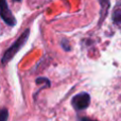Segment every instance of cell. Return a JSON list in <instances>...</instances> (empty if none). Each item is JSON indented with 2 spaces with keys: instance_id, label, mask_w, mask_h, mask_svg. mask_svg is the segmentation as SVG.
<instances>
[{
  "instance_id": "obj_6",
  "label": "cell",
  "mask_w": 121,
  "mask_h": 121,
  "mask_svg": "<svg viewBox=\"0 0 121 121\" xmlns=\"http://www.w3.org/2000/svg\"><path fill=\"white\" fill-rule=\"evenodd\" d=\"M9 117V111L6 108L0 109V121H8Z\"/></svg>"
},
{
  "instance_id": "obj_5",
  "label": "cell",
  "mask_w": 121,
  "mask_h": 121,
  "mask_svg": "<svg viewBox=\"0 0 121 121\" xmlns=\"http://www.w3.org/2000/svg\"><path fill=\"white\" fill-rule=\"evenodd\" d=\"M113 21L118 26H121V9H117L113 13Z\"/></svg>"
},
{
  "instance_id": "obj_9",
  "label": "cell",
  "mask_w": 121,
  "mask_h": 121,
  "mask_svg": "<svg viewBox=\"0 0 121 121\" xmlns=\"http://www.w3.org/2000/svg\"><path fill=\"white\" fill-rule=\"evenodd\" d=\"M14 1H17V2H19V1H21V0H14Z\"/></svg>"
},
{
  "instance_id": "obj_7",
  "label": "cell",
  "mask_w": 121,
  "mask_h": 121,
  "mask_svg": "<svg viewBox=\"0 0 121 121\" xmlns=\"http://www.w3.org/2000/svg\"><path fill=\"white\" fill-rule=\"evenodd\" d=\"M60 45H62V47L64 48V50L70 51V46H69V44H68V40H63V42L60 43Z\"/></svg>"
},
{
  "instance_id": "obj_8",
  "label": "cell",
  "mask_w": 121,
  "mask_h": 121,
  "mask_svg": "<svg viewBox=\"0 0 121 121\" xmlns=\"http://www.w3.org/2000/svg\"><path fill=\"white\" fill-rule=\"evenodd\" d=\"M80 121H97V120L90 119V118H87V117H83V118H81V120Z\"/></svg>"
},
{
  "instance_id": "obj_4",
  "label": "cell",
  "mask_w": 121,
  "mask_h": 121,
  "mask_svg": "<svg viewBox=\"0 0 121 121\" xmlns=\"http://www.w3.org/2000/svg\"><path fill=\"white\" fill-rule=\"evenodd\" d=\"M101 3V5H102V9H101V20L100 22H102V20L105 18V14H106L107 10L109 9V1L108 0H99Z\"/></svg>"
},
{
  "instance_id": "obj_1",
  "label": "cell",
  "mask_w": 121,
  "mask_h": 121,
  "mask_svg": "<svg viewBox=\"0 0 121 121\" xmlns=\"http://www.w3.org/2000/svg\"><path fill=\"white\" fill-rule=\"evenodd\" d=\"M29 35H30V30L27 29L20 36H19L18 39L15 40L14 44L5 51V53H4L3 56H2V60H1L2 64H6V63H9L13 57H14V55L16 54V53L21 49V47L26 44V42H27L28 38H29Z\"/></svg>"
},
{
  "instance_id": "obj_2",
  "label": "cell",
  "mask_w": 121,
  "mask_h": 121,
  "mask_svg": "<svg viewBox=\"0 0 121 121\" xmlns=\"http://www.w3.org/2000/svg\"><path fill=\"white\" fill-rule=\"evenodd\" d=\"M90 104V96L87 92H80L71 99V105L75 111H83Z\"/></svg>"
},
{
  "instance_id": "obj_3",
  "label": "cell",
  "mask_w": 121,
  "mask_h": 121,
  "mask_svg": "<svg viewBox=\"0 0 121 121\" xmlns=\"http://www.w3.org/2000/svg\"><path fill=\"white\" fill-rule=\"evenodd\" d=\"M0 17L10 27H14L16 25V18L13 16L5 0H0Z\"/></svg>"
}]
</instances>
